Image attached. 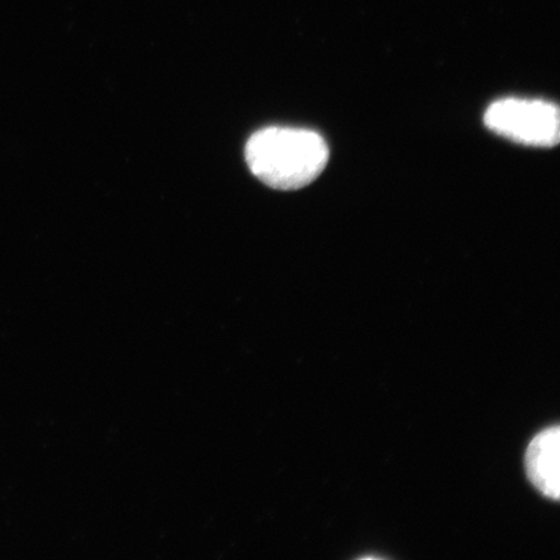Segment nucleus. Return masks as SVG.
I'll list each match as a JSON object with an SVG mask.
<instances>
[{
	"instance_id": "nucleus-1",
	"label": "nucleus",
	"mask_w": 560,
	"mask_h": 560,
	"mask_svg": "<svg viewBox=\"0 0 560 560\" xmlns=\"http://www.w3.org/2000/svg\"><path fill=\"white\" fill-rule=\"evenodd\" d=\"M330 151L318 132L293 128H266L245 145L252 173L276 190H299L325 171Z\"/></svg>"
},
{
	"instance_id": "nucleus-2",
	"label": "nucleus",
	"mask_w": 560,
	"mask_h": 560,
	"mask_svg": "<svg viewBox=\"0 0 560 560\" xmlns=\"http://www.w3.org/2000/svg\"><path fill=\"white\" fill-rule=\"evenodd\" d=\"M485 122L490 131L515 143L535 147L559 143V109L549 102L506 97L490 105Z\"/></svg>"
},
{
	"instance_id": "nucleus-3",
	"label": "nucleus",
	"mask_w": 560,
	"mask_h": 560,
	"mask_svg": "<svg viewBox=\"0 0 560 560\" xmlns=\"http://www.w3.org/2000/svg\"><path fill=\"white\" fill-rule=\"evenodd\" d=\"M559 452L560 431L556 425L538 433L525 454V468L532 485L552 500L559 499Z\"/></svg>"
}]
</instances>
